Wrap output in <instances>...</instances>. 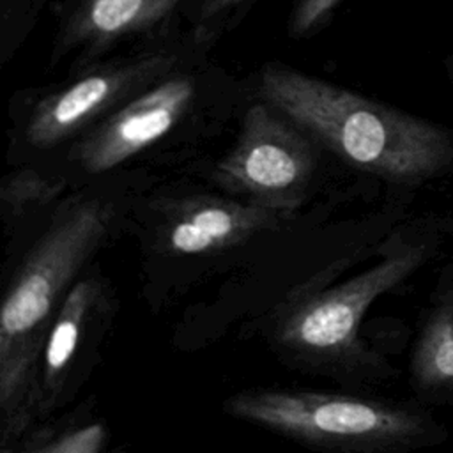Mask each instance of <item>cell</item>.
Wrapping results in <instances>:
<instances>
[{
  "label": "cell",
  "mask_w": 453,
  "mask_h": 453,
  "mask_svg": "<svg viewBox=\"0 0 453 453\" xmlns=\"http://www.w3.org/2000/svg\"><path fill=\"white\" fill-rule=\"evenodd\" d=\"M101 198L67 202L30 248L7 287L0 308L2 446L19 439L35 416L37 368L46 334L85 262L113 223Z\"/></svg>",
  "instance_id": "cell-1"
},
{
  "label": "cell",
  "mask_w": 453,
  "mask_h": 453,
  "mask_svg": "<svg viewBox=\"0 0 453 453\" xmlns=\"http://www.w3.org/2000/svg\"><path fill=\"white\" fill-rule=\"evenodd\" d=\"M269 103L350 166L395 184H419L453 165L442 127L283 65L260 76Z\"/></svg>",
  "instance_id": "cell-2"
},
{
  "label": "cell",
  "mask_w": 453,
  "mask_h": 453,
  "mask_svg": "<svg viewBox=\"0 0 453 453\" xmlns=\"http://www.w3.org/2000/svg\"><path fill=\"white\" fill-rule=\"evenodd\" d=\"M230 416L327 449H393L418 442L423 421L377 400L301 389H250L225 403Z\"/></svg>",
  "instance_id": "cell-3"
},
{
  "label": "cell",
  "mask_w": 453,
  "mask_h": 453,
  "mask_svg": "<svg viewBox=\"0 0 453 453\" xmlns=\"http://www.w3.org/2000/svg\"><path fill=\"white\" fill-rule=\"evenodd\" d=\"M317 163L319 143L262 101L246 111L239 138L218 163L214 177L248 202L290 214L303 202Z\"/></svg>",
  "instance_id": "cell-4"
},
{
  "label": "cell",
  "mask_w": 453,
  "mask_h": 453,
  "mask_svg": "<svg viewBox=\"0 0 453 453\" xmlns=\"http://www.w3.org/2000/svg\"><path fill=\"white\" fill-rule=\"evenodd\" d=\"M428 257L421 244H407L349 281L303 297L276 327V340L290 352L340 361L357 352V329L370 304L411 276Z\"/></svg>",
  "instance_id": "cell-5"
},
{
  "label": "cell",
  "mask_w": 453,
  "mask_h": 453,
  "mask_svg": "<svg viewBox=\"0 0 453 453\" xmlns=\"http://www.w3.org/2000/svg\"><path fill=\"white\" fill-rule=\"evenodd\" d=\"M173 57L150 55L110 65L42 97L28 115L23 134L34 149H53L88 131L113 110L165 76Z\"/></svg>",
  "instance_id": "cell-6"
},
{
  "label": "cell",
  "mask_w": 453,
  "mask_h": 453,
  "mask_svg": "<svg viewBox=\"0 0 453 453\" xmlns=\"http://www.w3.org/2000/svg\"><path fill=\"white\" fill-rule=\"evenodd\" d=\"M193 96L195 83L188 76H173L142 90L83 133L74 161L87 173L117 168L175 127Z\"/></svg>",
  "instance_id": "cell-7"
},
{
  "label": "cell",
  "mask_w": 453,
  "mask_h": 453,
  "mask_svg": "<svg viewBox=\"0 0 453 453\" xmlns=\"http://www.w3.org/2000/svg\"><path fill=\"white\" fill-rule=\"evenodd\" d=\"M285 216L288 212L248 200L191 196L166 212L159 242L173 255H207L241 244Z\"/></svg>",
  "instance_id": "cell-8"
},
{
  "label": "cell",
  "mask_w": 453,
  "mask_h": 453,
  "mask_svg": "<svg viewBox=\"0 0 453 453\" xmlns=\"http://www.w3.org/2000/svg\"><path fill=\"white\" fill-rule=\"evenodd\" d=\"M106 299L99 278H78L69 288L42 345L37 368L35 414H48L62 398L71 380V370L85 345L90 324Z\"/></svg>",
  "instance_id": "cell-9"
},
{
  "label": "cell",
  "mask_w": 453,
  "mask_h": 453,
  "mask_svg": "<svg viewBox=\"0 0 453 453\" xmlns=\"http://www.w3.org/2000/svg\"><path fill=\"white\" fill-rule=\"evenodd\" d=\"M180 0H85L71 16L64 44H108L163 21Z\"/></svg>",
  "instance_id": "cell-10"
},
{
  "label": "cell",
  "mask_w": 453,
  "mask_h": 453,
  "mask_svg": "<svg viewBox=\"0 0 453 453\" xmlns=\"http://www.w3.org/2000/svg\"><path fill=\"white\" fill-rule=\"evenodd\" d=\"M411 368L414 382L421 388L453 386V297L430 315L418 338Z\"/></svg>",
  "instance_id": "cell-11"
},
{
  "label": "cell",
  "mask_w": 453,
  "mask_h": 453,
  "mask_svg": "<svg viewBox=\"0 0 453 453\" xmlns=\"http://www.w3.org/2000/svg\"><path fill=\"white\" fill-rule=\"evenodd\" d=\"M64 179L23 168L9 173L0 189V202L5 216L16 218L27 209L51 202L64 189Z\"/></svg>",
  "instance_id": "cell-12"
},
{
  "label": "cell",
  "mask_w": 453,
  "mask_h": 453,
  "mask_svg": "<svg viewBox=\"0 0 453 453\" xmlns=\"http://www.w3.org/2000/svg\"><path fill=\"white\" fill-rule=\"evenodd\" d=\"M106 441L104 423L94 421L64 428L58 434H37L32 441H27L25 449L37 453H97Z\"/></svg>",
  "instance_id": "cell-13"
},
{
  "label": "cell",
  "mask_w": 453,
  "mask_h": 453,
  "mask_svg": "<svg viewBox=\"0 0 453 453\" xmlns=\"http://www.w3.org/2000/svg\"><path fill=\"white\" fill-rule=\"evenodd\" d=\"M340 0H297L290 28L294 35H304L320 25Z\"/></svg>",
  "instance_id": "cell-14"
},
{
  "label": "cell",
  "mask_w": 453,
  "mask_h": 453,
  "mask_svg": "<svg viewBox=\"0 0 453 453\" xmlns=\"http://www.w3.org/2000/svg\"><path fill=\"white\" fill-rule=\"evenodd\" d=\"M242 0H202V9H200V19H211L214 16H218L219 12H225L232 7H235L237 4H241Z\"/></svg>",
  "instance_id": "cell-15"
}]
</instances>
